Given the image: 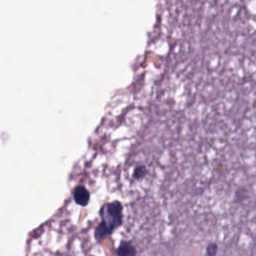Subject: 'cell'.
<instances>
[{
    "label": "cell",
    "instance_id": "5b68a950",
    "mask_svg": "<svg viewBox=\"0 0 256 256\" xmlns=\"http://www.w3.org/2000/svg\"><path fill=\"white\" fill-rule=\"evenodd\" d=\"M134 172H135V173H134V177H136V178H141V177L145 174V168H143V167L136 168Z\"/></svg>",
    "mask_w": 256,
    "mask_h": 256
},
{
    "label": "cell",
    "instance_id": "6da1fadb",
    "mask_svg": "<svg viewBox=\"0 0 256 256\" xmlns=\"http://www.w3.org/2000/svg\"><path fill=\"white\" fill-rule=\"evenodd\" d=\"M101 221L95 229L96 239H101L111 234L122 223L123 208L118 201L110 202L102 206L100 210Z\"/></svg>",
    "mask_w": 256,
    "mask_h": 256
},
{
    "label": "cell",
    "instance_id": "277c9868",
    "mask_svg": "<svg viewBox=\"0 0 256 256\" xmlns=\"http://www.w3.org/2000/svg\"><path fill=\"white\" fill-rule=\"evenodd\" d=\"M218 250V246L215 243H211L206 248V255L207 256H215Z\"/></svg>",
    "mask_w": 256,
    "mask_h": 256
},
{
    "label": "cell",
    "instance_id": "7a4b0ae2",
    "mask_svg": "<svg viewBox=\"0 0 256 256\" xmlns=\"http://www.w3.org/2000/svg\"><path fill=\"white\" fill-rule=\"evenodd\" d=\"M73 196L75 202L81 206H85L90 200L89 191L84 186H77L73 191Z\"/></svg>",
    "mask_w": 256,
    "mask_h": 256
},
{
    "label": "cell",
    "instance_id": "3957f363",
    "mask_svg": "<svg viewBox=\"0 0 256 256\" xmlns=\"http://www.w3.org/2000/svg\"><path fill=\"white\" fill-rule=\"evenodd\" d=\"M117 252L119 256H136L135 247L132 245L131 242L128 241L121 242Z\"/></svg>",
    "mask_w": 256,
    "mask_h": 256
}]
</instances>
